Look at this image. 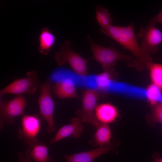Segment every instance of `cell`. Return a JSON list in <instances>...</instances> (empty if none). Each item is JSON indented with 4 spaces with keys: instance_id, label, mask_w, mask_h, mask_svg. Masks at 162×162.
<instances>
[{
    "instance_id": "6da1fadb",
    "label": "cell",
    "mask_w": 162,
    "mask_h": 162,
    "mask_svg": "<svg viewBox=\"0 0 162 162\" xmlns=\"http://www.w3.org/2000/svg\"><path fill=\"white\" fill-rule=\"evenodd\" d=\"M101 32L115 40L136 57L137 68L142 69L152 62L150 54L143 50L138 44L132 23L127 26L111 25L100 28Z\"/></svg>"
},
{
    "instance_id": "7a4b0ae2",
    "label": "cell",
    "mask_w": 162,
    "mask_h": 162,
    "mask_svg": "<svg viewBox=\"0 0 162 162\" xmlns=\"http://www.w3.org/2000/svg\"><path fill=\"white\" fill-rule=\"evenodd\" d=\"M87 38L90 43L91 50L93 54L92 58L101 65L104 71L114 69L116 62L119 60L126 62L129 66L137 68V63L136 60L118 51L115 48L113 44L108 47L104 46L95 43L89 35H88Z\"/></svg>"
},
{
    "instance_id": "3957f363",
    "label": "cell",
    "mask_w": 162,
    "mask_h": 162,
    "mask_svg": "<svg viewBox=\"0 0 162 162\" xmlns=\"http://www.w3.org/2000/svg\"><path fill=\"white\" fill-rule=\"evenodd\" d=\"M70 44L68 40L63 42L60 48V50L55 53V60L59 66L67 63L77 74L82 76L87 75L88 74L87 63L88 60L83 58L73 51Z\"/></svg>"
},
{
    "instance_id": "277c9868",
    "label": "cell",
    "mask_w": 162,
    "mask_h": 162,
    "mask_svg": "<svg viewBox=\"0 0 162 162\" xmlns=\"http://www.w3.org/2000/svg\"><path fill=\"white\" fill-rule=\"evenodd\" d=\"M25 77L16 79L0 91V98L5 94H34L40 86L37 71L28 72Z\"/></svg>"
},
{
    "instance_id": "5b68a950",
    "label": "cell",
    "mask_w": 162,
    "mask_h": 162,
    "mask_svg": "<svg viewBox=\"0 0 162 162\" xmlns=\"http://www.w3.org/2000/svg\"><path fill=\"white\" fill-rule=\"evenodd\" d=\"M51 83L47 80L40 86V93L38 99L40 115L47 123L46 130L53 133L55 131L53 119L55 104L51 94Z\"/></svg>"
},
{
    "instance_id": "8992f818",
    "label": "cell",
    "mask_w": 162,
    "mask_h": 162,
    "mask_svg": "<svg viewBox=\"0 0 162 162\" xmlns=\"http://www.w3.org/2000/svg\"><path fill=\"white\" fill-rule=\"evenodd\" d=\"M43 119L40 115H24L21 119V127L18 130L19 138L29 146L38 142L37 137Z\"/></svg>"
},
{
    "instance_id": "52a82bcc",
    "label": "cell",
    "mask_w": 162,
    "mask_h": 162,
    "mask_svg": "<svg viewBox=\"0 0 162 162\" xmlns=\"http://www.w3.org/2000/svg\"><path fill=\"white\" fill-rule=\"evenodd\" d=\"M100 93L95 89L87 88L82 94V107L77 115L82 122L90 123L96 128L100 124L95 113L97 102L100 97Z\"/></svg>"
},
{
    "instance_id": "ba28073f",
    "label": "cell",
    "mask_w": 162,
    "mask_h": 162,
    "mask_svg": "<svg viewBox=\"0 0 162 162\" xmlns=\"http://www.w3.org/2000/svg\"><path fill=\"white\" fill-rule=\"evenodd\" d=\"M26 100L22 94L17 95L8 101H0V129L4 124L14 123L15 118L24 115Z\"/></svg>"
},
{
    "instance_id": "9c48e42d",
    "label": "cell",
    "mask_w": 162,
    "mask_h": 162,
    "mask_svg": "<svg viewBox=\"0 0 162 162\" xmlns=\"http://www.w3.org/2000/svg\"><path fill=\"white\" fill-rule=\"evenodd\" d=\"M137 36L141 39V48L150 54L157 52L158 45L162 42V32L150 21L146 27L140 28Z\"/></svg>"
},
{
    "instance_id": "30bf717a",
    "label": "cell",
    "mask_w": 162,
    "mask_h": 162,
    "mask_svg": "<svg viewBox=\"0 0 162 162\" xmlns=\"http://www.w3.org/2000/svg\"><path fill=\"white\" fill-rule=\"evenodd\" d=\"M114 143L112 142L91 150L74 154L64 155L66 162H92L96 158L106 153L112 152Z\"/></svg>"
},
{
    "instance_id": "8fae6325",
    "label": "cell",
    "mask_w": 162,
    "mask_h": 162,
    "mask_svg": "<svg viewBox=\"0 0 162 162\" xmlns=\"http://www.w3.org/2000/svg\"><path fill=\"white\" fill-rule=\"evenodd\" d=\"M70 123L61 127L56 135L50 140V143L53 145L58 141L69 136L77 138L81 136L83 126L82 122L78 117L72 118Z\"/></svg>"
},
{
    "instance_id": "7c38bea8",
    "label": "cell",
    "mask_w": 162,
    "mask_h": 162,
    "mask_svg": "<svg viewBox=\"0 0 162 162\" xmlns=\"http://www.w3.org/2000/svg\"><path fill=\"white\" fill-rule=\"evenodd\" d=\"M51 89L59 99L77 97L74 82L70 78H64L56 81L51 87Z\"/></svg>"
},
{
    "instance_id": "4fadbf2b",
    "label": "cell",
    "mask_w": 162,
    "mask_h": 162,
    "mask_svg": "<svg viewBox=\"0 0 162 162\" xmlns=\"http://www.w3.org/2000/svg\"><path fill=\"white\" fill-rule=\"evenodd\" d=\"M95 113L100 123L108 124L115 122L118 116L117 108L110 103L97 104L95 110Z\"/></svg>"
},
{
    "instance_id": "5bb4252c",
    "label": "cell",
    "mask_w": 162,
    "mask_h": 162,
    "mask_svg": "<svg viewBox=\"0 0 162 162\" xmlns=\"http://www.w3.org/2000/svg\"><path fill=\"white\" fill-rule=\"evenodd\" d=\"M96 128L94 135L92 139L89 141V143L93 146L99 147L110 143L112 133L108 124L101 123Z\"/></svg>"
},
{
    "instance_id": "9a60e30c",
    "label": "cell",
    "mask_w": 162,
    "mask_h": 162,
    "mask_svg": "<svg viewBox=\"0 0 162 162\" xmlns=\"http://www.w3.org/2000/svg\"><path fill=\"white\" fill-rule=\"evenodd\" d=\"M48 152V147L44 143L38 141L29 146L25 153L33 162H47Z\"/></svg>"
},
{
    "instance_id": "2e32d148",
    "label": "cell",
    "mask_w": 162,
    "mask_h": 162,
    "mask_svg": "<svg viewBox=\"0 0 162 162\" xmlns=\"http://www.w3.org/2000/svg\"><path fill=\"white\" fill-rule=\"evenodd\" d=\"M55 40V35L48 27L42 28L38 38L39 52L44 55H48L54 45Z\"/></svg>"
},
{
    "instance_id": "e0dca14e",
    "label": "cell",
    "mask_w": 162,
    "mask_h": 162,
    "mask_svg": "<svg viewBox=\"0 0 162 162\" xmlns=\"http://www.w3.org/2000/svg\"><path fill=\"white\" fill-rule=\"evenodd\" d=\"M95 12L97 22L101 28L112 25V17L107 9L101 5H98L96 6Z\"/></svg>"
},
{
    "instance_id": "ac0fdd59",
    "label": "cell",
    "mask_w": 162,
    "mask_h": 162,
    "mask_svg": "<svg viewBox=\"0 0 162 162\" xmlns=\"http://www.w3.org/2000/svg\"><path fill=\"white\" fill-rule=\"evenodd\" d=\"M146 67L150 70L151 78L153 84L162 89V64L148 63Z\"/></svg>"
},
{
    "instance_id": "d6986e66",
    "label": "cell",
    "mask_w": 162,
    "mask_h": 162,
    "mask_svg": "<svg viewBox=\"0 0 162 162\" xmlns=\"http://www.w3.org/2000/svg\"><path fill=\"white\" fill-rule=\"evenodd\" d=\"M105 70L96 76L95 82L98 87L100 89L106 88L110 84L115 72L114 70Z\"/></svg>"
},
{
    "instance_id": "ffe728a7",
    "label": "cell",
    "mask_w": 162,
    "mask_h": 162,
    "mask_svg": "<svg viewBox=\"0 0 162 162\" xmlns=\"http://www.w3.org/2000/svg\"><path fill=\"white\" fill-rule=\"evenodd\" d=\"M161 90L160 88L153 84L148 88L146 91V96L152 104L154 105L160 101L162 97Z\"/></svg>"
},
{
    "instance_id": "44dd1931",
    "label": "cell",
    "mask_w": 162,
    "mask_h": 162,
    "mask_svg": "<svg viewBox=\"0 0 162 162\" xmlns=\"http://www.w3.org/2000/svg\"><path fill=\"white\" fill-rule=\"evenodd\" d=\"M151 120L155 124H162V101L158 102L154 105L151 115Z\"/></svg>"
},
{
    "instance_id": "7402d4cb",
    "label": "cell",
    "mask_w": 162,
    "mask_h": 162,
    "mask_svg": "<svg viewBox=\"0 0 162 162\" xmlns=\"http://www.w3.org/2000/svg\"><path fill=\"white\" fill-rule=\"evenodd\" d=\"M16 155L18 159V162H33L27 155L22 152H18Z\"/></svg>"
},
{
    "instance_id": "603a6c76",
    "label": "cell",
    "mask_w": 162,
    "mask_h": 162,
    "mask_svg": "<svg viewBox=\"0 0 162 162\" xmlns=\"http://www.w3.org/2000/svg\"><path fill=\"white\" fill-rule=\"evenodd\" d=\"M150 21L155 24L157 23H162V10L157 15L152 17Z\"/></svg>"
},
{
    "instance_id": "cb8c5ba5",
    "label": "cell",
    "mask_w": 162,
    "mask_h": 162,
    "mask_svg": "<svg viewBox=\"0 0 162 162\" xmlns=\"http://www.w3.org/2000/svg\"><path fill=\"white\" fill-rule=\"evenodd\" d=\"M154 162H162V157L161 158H155Z\"/></svg>"
},
{
    "instance_id": "d4e9b609",
    "label": "cell",
    "mask_w": 162,
    "mask_h": 162,
    "mask_svg": "<svg viewBox=\"0 0 162 162\" xmlns=\"http://www.w3.org/2000/svg\"><path fill=\"white\" fill-rule=\"evenodd\" d=\"M47 162H57L53 161L52 159V157L50 156H49Z\"/></svg>"
}]
</instances>
